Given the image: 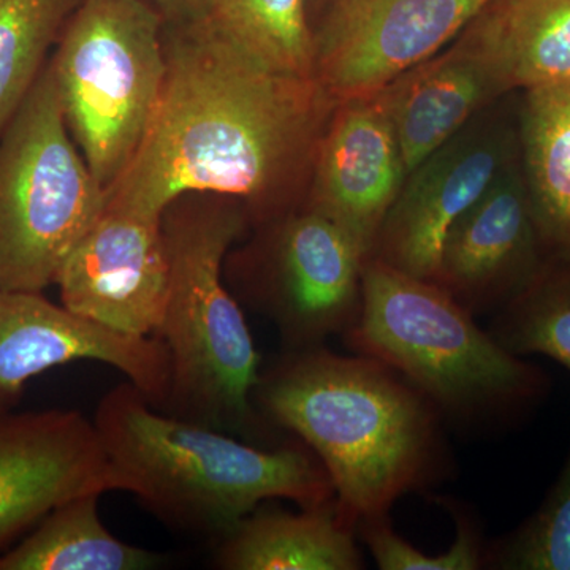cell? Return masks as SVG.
Returning <instances> with one entry per match:
<instances>
[{
	"label": "cell",
	"mask_w": 570,
	"mask_h": 570,
	"mask_svg": "<svg viewBox=\"0 0 570 570\" xmlns=\"http://www.w3.org/2000/svg\"><path fill=\"white\" fill-rule=\"evenodd\" d=\"M164 40L159 104L105 206L163 216L184 195H223L258 227L302 208L336 107L316 78L266 66L209 17L165 22Z\"/></svg>",
	"instance_id": "obj_1"
},
{
	"label": "cell",
	"mask_w": 570,
	"mask_h": 570,
	"mask_svg": "<svg viewBox=\"0 0 570 570\" xmlns=\"http://www.w3.org/2000/svg\"><path fill=\"white\" fill-rule=\"evenodd\" d=\"M254 403L262 419L313 450L355 528L389 517L397 499L444 474L441 411L371 356L285 351L261 373Z\"/></svg>",
	"instance_id": "obj_2"
},
{
	"label": "cell",
	"mask_w": 570,
	"mask_h": 570,
	"mask_svg": "<svg viewBox=\"0 0 570 570\" xmlns=\"http://www.w3.org/2000/svg\"><path fill=\"white\" fill-rule=\"evenodd\" d=\"M112 489L127 491L168 527L223 539L265 501L299 508L335 499L328 472L305 444L262 449L153 406L126 381L92 417Z\"/></svg>",
	"instance_id": "obj_3"
},
{
	"label": "cell",
	"mask_w": 570,
	"mask_h": 570,
	"mask_svg": "<svg viewBox=\"0 0 570 570\" xmlns=\"http://www.w3.org/2000/svg\"><path fill=\"white\" fill-rule=\"evenodd\" d=\"M249 223L242 202L223 195H184L168 205L163 228L170 279L156 333L171 363L160 411L246 439L264 433L254 403L261 355L228 287L225 261Z\"/></svg>",
	"instance_id": "obj_4"
},
{
	"label": "cell",
	"mask_w": 570,
	"mask_h": 570,
	"mask_svg": "<svg viewBox=\"0 0 570 570\" xmlns=\"http://www.w3.org/2000/svg\"><path fill=\"white\" fill-rule=\"evenodd\" d=\"M343 336L455 420L505 417L546 392L542 371L483 332L444 288L374 257L363 264L362 305Z\"/></svg>",
	"instance_id": "obj_5"
},
{
	"label": "cell",
	"mask_w": 570,
	"mask_h": 570,
	"mask_svg": "<svg viewBox=\"0 0 570 570\" xmlns=\"http://www.w3.org/2000/svg\"><path fill=\"white\" fill-rule=\"evenodd\" d=\"M164 31L149 0H81L50 59L71 138L105 193L132 163L159 104Z\"/></svg>",
	"instance_id": "obj_6"
},
{
	"label": "cell",
	"mask_w": 570,
	"mask_h": 570,
	"mask_svg": "<svg viewBox=\"0 0 570 570\" xmlns=\"http://www.w3.org/2000/svg\"><path fill=\"white\" fill-rule=\"evenodd\" d=\"M107 204L73 141L48 61L0 134V288L43 292Z\"/></svg>",
	"instance_id": "obj_7"
},
{
	"label": "cell",
	"mask_w": 570,
	"mask_h": 570,
	"mask_svg": "<svg viewBox=\"0 0 570 570\" xmlns=\"http://www.w3.org/2000/svg\"><path fill=\"white\" fill-rule=\"evenodd\" d=\"M261 228L253 245L225 261L236 299L276 326L285 351L344 335L362 305L366 261L351 236L306 206Z\"/></svg>",
	"instance_id": "obj_8"
},
{
	"label": "cell",
	"mask_w": 570,
	"mask_h": 570,
	"mask_svg": "<svg viewBox=\"0 0 570 570\" xmlns=\"http://www.w3.org/2000/svg\"><path fill=\"white\" fill-rule=\"evenodd\" d=\"M497 104L406 176L370 257L419 279H434L450 228L520 157L519 118Z\"/></svg>",
	"instance_id": "obj_9"
},
{
	"label": "cell",
	"mask_w": 570,
	"mask_h": 570,
	"mask_svg": "<svg viewBox=\"0 0 570 570\" xmlns=\"http://www.w3.org/2000/svg\"><path fill=\"white\" fill-rule=\"evenodd\" d=\"M489 0H328L314 77L335 104L384 89L452 43Z\"/></svg>",
	"instance_id": "obj_10"
},
{
	"label": "cell",
	"mask_w": 570,
	"mask_h": 570,
	"mask_svg": "<svg viewBox=\"0 0 570 570\" xmlns=\"http://www.w3.org/2000/svg\"><path fill=\"white\" fill-rule=\"evenodd\" d=\"M77 362L115 367L157 409L167 400L171 363L159 337L115 332L43 292L0 288V409L17 406L31 379Z\"/></svg>",
	"instance_id": "obj_11"
},
{
	"label": "cell",
	"mask_w": 570,
	"mask_h": 570,
	"mask_svg": "<svg viewBox=\"0 0 570 570\" xmlns=\"http://www.w3.org/2000/svg\"><path fill=\"white\" fill-rule=\"evenodd\" d=\"M168 279L163 216L105 206L55 285L75 314L124 335L156 336Z\"/></svg>",
	"instance_id": "obj_12"
},
{
	"label": "cell",
	"mask_w": 570,
	"mask_h": 570,
	"mask_svg": "<svg viewBox=\"0 0 570 570\" xmlns=\"http://www.w3.org/2000/svg\"><path fill=\"white\" fill-rule=\"evenodd\" d=\"M108 491L92 419L75 409H0V553L69 499Z\"/></svg>",
	"instance_id": "obj_13"
},
{
	"label": "cell",
	"mask_w": 570,
	"mask_h": 570,
	"mask_svg": "<svg viewBox=\"0 0 570 570\" xmlns=\"http://www.w3.org/2000/svg\"><path fill=\"white\" fill-rule=\"evenodd\" d=\"M406 176L382 92L352 97L333 108L303 206L346 232L367 258Z\"/></svg>",
	"instance_id": "obj_14"
},
{
	"label": "cell",
	"mask_w": 570,
	"mask_h": 570,
	"mask_svg": "<svg viewBox=\"0 0 570 570\" xmlns=\"http://www.w3.org/2000/svg\"><path fill=\"white\" fill-rule=\"evenodd\" d=\"M547 262L519 157L450 228L431 283L472 316L498 313Z\"/></svg>",
	"instance_id": "obj_15"
},
{
	"label": "cell",
	"mask_w": 570,
	"mask_h": 570,
	"mask_svg": "<svg viewBox=\"0 0 570 570\" xmlns=\"http://www.w3.org/2000/svg\"><path fill=\"white\" fill-rule=\"evenodd\" d=\"M407 175L508 96L475 52L453 40L381 89Z\"/></svg>",
	"instance_id": "obj_16"
},
{
	"label": "cell",
	"mask_w": 570,
	"mask_h": 570,
	"mask_svg": "<svg viewBox=\"0 0 570 570\" xmlns=\"http://www.w3.org/2000/svg\"><path fill=\"white\" fill-rule=\"evenodd\" d=\"M456 40L508 96L570 82V0H489Z\"/></svg>",
	"instance_id": "obj_17"
},
{
	"label": "cell",
	"mask_w": 570,
	"mask_h": 570,
	"mask_svg": "<svg viewBox=\"0 0 570 570\" xmlns=\"http://www.w3.org/2000/svg\"><path fill=\"white\" fill-rule=\"evenodd\" d=\"M336 498L324 504L257 508L219 540L216 564L225 570H360L363 557Z\"/></svg>",
	"instance_id": "obj_18"
},
{
	"label": "cell",
	"mask_w": 570,
	"mask_h": 570,
	"mask_svg": "<svg viewBox=\"0 0 570 570\" xmlns=\"http://www.w3.org/2000/svg\"><path fill=\"white\" fill-rule=\"evenodd\" d=\"M520 157L547 261L570 262V82L523 92Z\"/></svg>",
	"instance_id": "obj_19"
},
{
	"label": "cell",
	"mask_w": 570,
	"mask_h": 570,
	"mask_svg": "<svg viewBox=\"0 0 570 570\" xmlns=\"http://www.w3.org/2000/svg\"><path fill=\"white\" fill-rule=\"evenodd\" d=\"M102 494L71 498L28 538L0 553V570H145L163 557L116 538L99 515Z\"/></svg>",
	"instance_id": "obj_20"
},
{
	"label": "cell",
	"mask_w": 570,
	"mask_h": 570,
	"mask_svg": "<svg viewBox=\"0 0 570 570\" xmlns=\"http://www.w3.org/2000/svg\"><path fill=\"white\" fill-rule=\"evenodd\" d=\"M81 0H0V134L47 67Z\"/></svg>",
	"instance_id": "obj_21"
},
{
	"label": "cell",
	"mask_w": 570,
	"mask_h": 570,
	"mask_svg": "<svg viewBox=\"0 0 570 570\" xmlns=\"http://www.w3.org/2000/svg\"><path fill=\"white\" fill-rule=\"evenodd\" d=\"M209 18L266 66L316 78L307 0H216Z\"/></svg>",
	"instance_id": "obj_22"
},
{
	"label": "cell",
	"mask_w": 570,
	"mask_h": 570,
	"mask_svg": "<svg viewBox=\"0 0 570 570\" xmlns=\"http://www.w3.org/2000/svg\"><path fill=\"white\" fill-rule=\"evenodd\" d=\"M489 332L512 354L546 355L570 371V262H547L530 287L498 311Z\"/></svg>",
	"instance_id": "obj_23"
},
{
	"label": "cell",
	"mask_w": 570,
	"mask_h": 570,
	"mask_svg": "<svg viewBox=\"0 0 570 570\" xmlns=\"http://www.w3.org/2000/svg\"><path fill=\"white\" fill-rule=\"evenodd\" d=\"M487 568L570 570V452L542 505L485 551Z\"/></svg>",
	"instance_id": "obj_24"
},
{
	"label": "cell",
	"mask_w": 570,
	"mask_h": 570,
	"mask_svg": "<svg viewBox=\"0 0 570 570\" xmlns=\"http://www.w3.org/2000/svg\"><path fill=\"white\" fill-rule=\"evenodd\" d=\"M456 535L439 557L415 549L390 527L389 517L358 523L360 535L382 570H478L485 566L478 527L468 515H456Z\"/></svg>",
	"instance_id": "obj_25"
},
{
	"label": "cell",
	"mask_w": 570,
	"mask_h": 570,
	"mask_svg": "<svg viewBox=\"0 0 570 570\" xmlns=\"http://www.w3.org/2000/svg\"><path fill=\"white\" fill-rule=\"evenodd\" d=\"M167 24H181L209 17L216 0H149Z\"/></svg>",
	"instance_id": "obj_26"
},
{
	"label": "cell",
	"mask_w": 570,
	"mask_h": 570,
	"mask_svg": "<svg viewBox=\"0 0 570 570\" xmlns=\"http://www.w3.org/2000/svg\"><path fill=\"white\" fill-rule=\"evenodd\" d=\"M328 0H307V7H325Z\"/></svg>",
	"instance_id": "obj_27"
}]
</instances>
